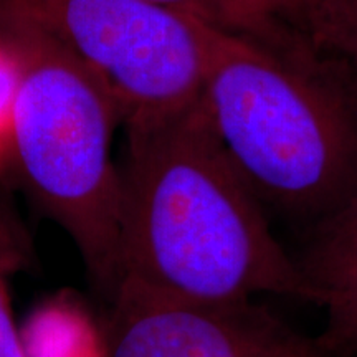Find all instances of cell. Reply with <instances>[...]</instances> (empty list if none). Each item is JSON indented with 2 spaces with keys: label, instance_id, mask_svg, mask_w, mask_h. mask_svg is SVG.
<instances>
[{
  "label": "cell",
  "instance_id": "cell-1",
  "mask_svg": "<svg viewBox=\"0 0 357 357\" xmlns=\"http://www.w3.org/2000/svg\"><path fill=\"white\" fill-rule=\"evenodd\" d=\"M121 280L172 296L323 298L268 227L202 101L181 113L124 123Z\"/></svg>",
  "mask_w": 357,
  "mask_h": 357
},
{
  "label": "cell",
  "instance_id": "cell-2",
  "mask_svg": "<svg viewBox=\"0 0 357 357\" xmlns=\"http://www.w3.org/2000/svg\"><path fill=\"white\" fill-rule=\"evenodd\" d=\"M202 106L263 207L312 225L357 195V75L305 32L280 42L199 22Z\"/></svg>",
  "mask_w": 357,
  "mask_h": 357
},
{
  "label": "cell",
  "instance_id": "cell-3",
  "mask_svg": "<svg viewBox=\"0 0 357 357\" xmlns=\"http://www.w3.org/2000/svg\"><path fill=\"white\" fill-rule=\"evenodd\" d=\"M0 40L20 65L12 182L70 235L89 278L113 300L121 283L123 184L111 141L123 111L100 75L43 30L0 20Z\"/></svg>",
  "mask_w": 357,
  "mask_h": 357
},
{
  "label": "cell",
  "instance_id": "cell-4",
  "mask_svg": "<svg viewBox=\"0 0 357 357\" xmlns=\"http://www.w3.org/2000/svg\"><path fill=\"white\" fill-rule=\"evenodd\" d=\"M0 20L52 35L108 84L131 119L181 113L202 98L199 20L147 0H0Z\"/></svg>",
  "mask_w": 357,
  "mask_h": 357
},
{
  "label": "cell",
  "instance_id": "cell-5",
  "mask_svg": "<svg viewBox=\"0 0 357 357\" xmlns=\"http://www.w3.org/2000/svg\"><path fill=\"white\" fill-rule=\"evenodd\" d=\"M109 357H314V344L252 300L205 301L121 280Z\"/></svg>",
  "mask_w": 357,
  "mask_h": 357
},
{
  "label": "cell",
  "instance_id": "cell-6",
  "mask_svg": "<svg viewBox=\"0 0 357 357\" xmlns=\"http://www.w3.org/2000/svg\"><path fill=\"white\" fill-rule=\"evenodd\" d=\"M25 357H109L106 333L77 294L45 298L20 326Z\"/></svg>",
  "mask_w": 357,
  "mask_h": 357
},
{
  "label": "cell",
  "instance_id": "cell-7",
  "mask_svg": "<svg viewBox=\"0 0 357 357\" xmlns=\"http://www.w3.org/2000/svg\"><path fill=\"white\" fill-rule=\"evenodd\" d=\"M301 271L324 303L357 284V195L344 207L311 227L300 260Z\"/></svg>",
  "mask_w": 357,
  "mask_h": 357
},
{
  "label": "cell",
  "instance_id": "cell-8",
  "mask_svg": "<svg viewBox=\"0 0 357 357\" xmlns=\"http://www.w3.org/2000/svg\"><path fill=\"white\" fill-rule=\"evenodd\" d=\"M223 32L280 42L300 32L276 17L263 0H147Z\"/></svg>",
  "mask_w": 357,
  "mask_h": 357
},
{
  "label": "cell",
  "instance_id": "cell-9",
  "mask_svg": "<svg viewBox=\"0 0 357 357\" xmlns=\"http://www.w3.org/2000/svg\"><path fill=\"white\" fill-rule=\"evenodd\" d=\"M306 33L357 75V0H311Z\"/></svg>",
  "mask_w": 357,
  "mask_h": 357
},
{
  "label": "cell",
  "instance_id": "cell-10",
  "mask_svg": "<svg viewBox=\"0 0 357 357\" xmlns=\"http://www.w3.org/2000/svg\"><path fill=\"white\" fill-rule=\"evenodd\" d=\"M328 321L318 342L321 357H357V284L329 296Z\"/></svg>",
  "mask_w": 357,
  "mask_h": 357
},
{
  "label": "cell",
  "instance_id": "cell-11",
  "mask_svg": "<svg viewBox=\"0 0 357 357\" xmlns=\"http://www.w3.org/2000/svg\"><path fill=\"white\" fill-rule=\"evenodd\" d=\"M19 84V60L15 53L0 40V184L12 182L10 128Z\"/></svg>",
  "mask_w": 357,
  "mask_h": 357
},
{
  "label": "cell",
  "instance_id": "cell-12",
  "mask_svg": "<svg viewBox=\"0 0 357 357\" xmlns=\"http://www.w3.org/2000/svg\"><path fill=\"white\" fill-rule=\"evenodd\" d=\"M12 268V263L0 255V357H25L7 287V273Z\"/></svg>",
  "mask_w": 357,
  "mask_h": 357
},
{
  "label": "cell",
  "instance_id": "cell-13",
  "mask_svg": "<svg viewBox=\"0 0 357 357\" xmlns=\"http://www.w3.org/2000/svg\"><path fill=\"white\" fill-rule=\"evenodd\" d=\"M263 2L281 20L293 25L294 29L306 32L311 0H263Z\"/></svg>",
  "mask_w": 357,
  "mask_h": 357
},
{
  "label": "cell",
  "instance_id": "cell-14",
  "mask_svg": "<svg viewBox=\"0 0 357 357\" xmlns=\"http://www.w3.org/2000/svg\"><path fill=\"white\" fill-rule=\"evenodd\" d=\"M0 255L7 258L13 266L19 263V252L15 247V234H13V227L6 208L0 205Z\"/></svg>",
  "mask_w": 357,
  "mask_h": 357
},
{
  "label": "cell",
  "instance_id": "cell-15",
  "mask_svg": "<svg viewBox=\"0 0 357 357\" xmlns=\"http://www.w3.org/2000/svg\"><path fill=\"white\" fill-rule=\"evenodd\" d=\"M314 357H321V356H314Z\"/></svg>",
  "mask_w": 357,
  "mask_h": 357
}]
</instances>
